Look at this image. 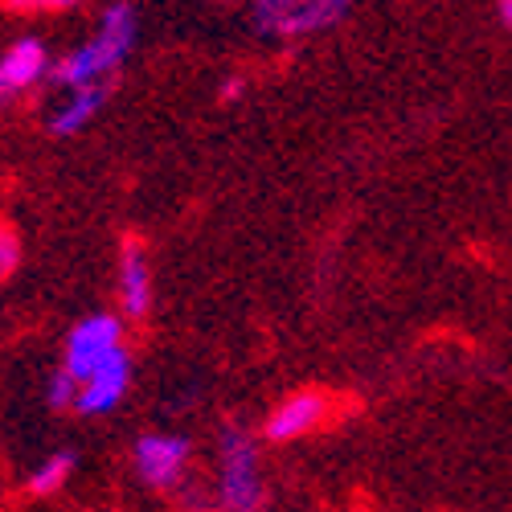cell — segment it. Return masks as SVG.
<instances>
[{
	"instance_id": "9",
	"label": "cell",
	"mask_w": 512,
	"mask_h": 512,
	"mask_svg": "<svg viewBox=\"0 0 512 512\" xmlns=\"http://www.w3.org/2000/svg\"><path fill=\"white\" fill-rule=\"evenodd\" d=\"M119 316L123 320H144L152 312V267H148V250L140 238H123L119 246Z\"/></svg>"
},
{
	"instance_id": "13",
	"label": "cell",
	"mask_w": 512,
	"mask_h": 512,
	"mask_svg": "<svg viewBox=\"0 0 512 512\" xmlns=\"http://www.w3.org/2000/svg\"><path fill=\"white\" fill-rule=\"evenodd\" d=\"M17 267H21V238L13 234V226H0V283H9Z\"/></svg>"
},
{
	"instance_id": "10",
	"label": "cell",
	"mask_w": 512,
	"mask_h": 512,
	"mask_svg": "<svg viewBox=\"0 0 512 512\" xmlns=\"http://www.w3.org/2000/svg\"><path fill=\"white\" fill-rule=\"evenodd\" d=\"M115 91V82H87V87L66 91V99L50 115V136H78L103 115L107 99Z\"/></svg>"
},
{
	"instance_id": "16",
	"label": "cell",
	"mask_w": 512,
	"mask_h": 512,
	"mask_svg": "<svg viewBox=\"0 0 512 512\" xmlns=\"http://www.w3.org/2000/svg\"><path fill=\"white\" fill-rule=\"evenodd\" d=\"M496 17H500V25L512 33V0H496Z\"/></svg>"
},
{
	"instance_id": "2",
	"label": "cell",
	"mask_w": 512,
	"mask_h": 512,
	"mask_svg": "<svg viewBox=\"0 0 512 512\" xmlns=\"http://www.w3.org/2000/svg\"><path fill=\"white\" fill-rule=\"evenodd\" d=\"M213 492L222 508L254 512L267 504V480H263V459L259 439L246 426L226 422L218 435V455H213Z\"/></svg>"
},
{
	"instance_id": "3",
	"label": "cell",
	"mask_w": 512,
	"mask_h": 512,
	"mask_svg": "<svg viewBox=\"0 0 512 512\" xmlns=\"http://www.w3.org/2000/svg\"><path fill=\"white\" fill-rule=\"evenodd\" d=\"M357 0H250V29L263 41H308L345 25Z\"/></svg>"
},
{
	"instance_id": "15",
	"label": "cell",
	"mask_w": 512,
	"mask_h": 512,
	"mask_svg": "<svg viewBox=\"0 0 512 512\" xmlns=\"http://www.w3.org/2000/svg\"><path fill=\"white\" fill-rule=\"evenodd\" d=\"M242 95H246V78H242V74H230L222 87H218V99H222V103H238Z\"/></svg>"
},
{
	"instance_id": "8",
	"label": "cell",
	"mask_w": 512,
	"mask_h": 512,
	"mask_svg": "<svg viewBox=\"0 0 512 512\" xmlns=\"http://www.w3.org/2000/svg\"><path fill=\"white\" fill-rule=\"evenodd\" d=\"M50 50H46V41H37V37H17L13 46L0 54V103H13L29 91H37L41 82L50 78Z\"/></svg>"
},
{
	"instance_id": "1",
	"label": "cell",
	"mask_w": 512,
	"mask_h": 512,
	"mask_svg": "<svg viewBox=\"0 0 512 512\" xmlns=\"http://www.w3.org/2000/svg\"><path fill=\"white\" fill-rule=\"evenodd\" d=\"M140 41V13L132 0H115V5L103 9L99 29L74 46L66 58H58L50 66V82L58 91H74L87 87V82H115V74L123 70V62L132 58Z\"/></svg>"
},
{
	"instance_id": "12",
	"label": "cell",
	"mask_w": 512,
	"mask_h": 512,
	"mask_svg": "<svg viewBox=\"0 0 512 512\" xmlns=\"http://www.w3.org/2000/svg\"><path fill=\"white\" fill-rule=\"evenodd\" d=\"M74 394H78V377H70V373L58 365L54 377H50V386H46L50 406H54V410H74Z\"/></svg>"
},
{
	"instance_id": "14",
	"label": "cell",
	"mask_w": 512,
	"mask_h": 512,
	"mask_svg": "<svg viewBox=\"0 0 512 512\" xmlns=\"http://www.w3.org/2000/svg\"><path fill=\"white\" fill-rule=\"evenodd\" d=\"M9 13H66V9H74L78 0H0Z\"/></svg>"
},
{
	"instance_id": "4",
	"label": "cell",
	"mask_w": 512,
	"mask_h": 512,
	"mask_svg": "<svg viewBox=\"0 0 512 512\" xmlns=\"http://www.w3.org/2000/svg\"><path fill=\"white\" fill-rule=\"evenodd\" d=\"M132 467H136V480L148 492L160 496H173L185 480H189V467H193V443L185 435H140L132 447Z\"/></svg>"
},
{
	"instance_id": "6",
	"label": "cell",
	"mask_w": 512,
	"mask_h": 512,
	"mask_svg": "<svg viewBox=\"0 0 512 512\" xmlns=\"http://www.w3.org/2000/svg\"><path fill=\"white\" fill-rule=\"evenodd\" d=\"M132 373H136V365H132V353H127V345H123V349H115L99 369H91L87 377L78 381L74 414H82V418H103V414L119 410V402L127 398V390H132Z\"/></svg>"
},
{
	"instance_id": "11",
	"label": "cell",
	"mask_w": 512,
	"mask_h": 512,
	"mask_svg": "<svg viewBox=\"0 0 512 512\" xmlns=\"http://www.w3.org/2000/svg\"><path fill=\"white\" fill-rule=\"evenodd\" d=\"M74 467H78V455L70 451V447H62V451H50L46 459H41L33 472L25 476V496H33V500H46V496H58V492H66V484H70V476H74Z\"/></svg>"
},
{
	"instance_id": "5",
	"label": "cell",
	"mask_w": 512,
	"mask_h": 512,
	"mask_svg": "<svg viewBox=\"0 0 512 512\" xmlns=\"http://www.w3.org/2000/svg\"><path fill=\"white\" fill-rule=\"evenodd\" d=\"M115 349H123V316H111V312L82 316V320L70 328V336H66L62 369L82 381L91 369H99Z\"/></svg>"
},
{
	"instance_id": "7",
	"label": "cell",
	"mask_w": 512,
	"mask_h": 512,
	"mask_svg": "<svg viewBox=\"0 0 512 512\" xmlns=\"http://www.w3.org/2000/svg\"><path fill=\"white\" fill-rule=\"evenodd\" d=\"M328 418H332V398L320 394V390H300V394L283 398V402L267 414L263 435H267L271 443H295V439L316 435Z\"/></svg>"
}]
</instances>
